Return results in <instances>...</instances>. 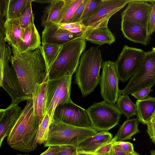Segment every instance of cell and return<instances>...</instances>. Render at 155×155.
Instances as JSON below:
<instances>
[{
    "label": "cell",
    "instance_id": "obj_1",
    "mask_svg": "<svg viewBox=\"0 0 155 155\" xmlns=\"http://www.w3.org/2000/svg\"><path fill=\"white\" fill-rule=\"evenodd\" d=\"M9 61L25 94L32 98L35 87L47 79L45 61L41 48L19 53L12 51Z\"/></svg>",
    "mask_w": 155,
    "mask_h": 155
},
{
    "label": "cell",
    "instance_id": "obj_2",
    "mask_svg": "<svg viewBox=\"0 0 155 155\" xmlns=\"http://www.w3.org/2000/svg\"><path fill=\"white\" fill-rule=\"evenodd\" d=\"M41 120L35 115L32 100H28L8 136V144L14 149L24 153L35 150L38 144L36 137Z\"/></svg>",
    "mask_w": 155,
    "mask_h": 155
},
{
    "label": "cell",
    "instance_id": "obj_3",
    "mask_svg": "<svg viewBox=\"0 0 155 155\" xmlns=\"http://www.w3.org/2000/svg\"><path fill=\"white\" fill-rule=\"evenodd\" d=\"M102 58L100 50L92 47L81 54L76 71L74 83L84 97L93 92L100 81Z\"/></svg>",
    "mask_w": 155,
    "mask_h": 155
},
{
    "label": "cell",
    "instance_id": "obj_4",
    "mask_svg": "<svg viewBox=\"0 0 155 155\" xmlns=\"http://www.w3.org/2000/svg\"><path fill=\"white\" fill-rule=\"evenodd\" d=\"M85 40L78 37L62 45L60 52L51 67L47 79H56L65 75L72 76L79 64V59L85 48Z\"/></svg>",
    "mask_w": 155,
    "mask_h": 155
},
{
    "label": "cell",
    "instance_id": "obj_5",
    "mask_svg": "<svg viewBox=\"0 0 155 155\" xmlns=\"http://www.w3.org/2000/svg\"><path fill=\"white\" fill-rule=\"evenodd\" d=\"M97 133L91 127H76L52 120L45 147L70 145L77 148L84 140Z\"/></svg>",
    "mask_w": 155,
    "mask_h": 155
},
{
    "label": "cell",
    "instance_id": "obj_6",
    "mask_svg": "<svg viewBox=\"0 0 155 155\" xmlns=\"http://www.w3.org/2000/svg\"><path fill=\"white\" fill-rule=\"evenodd\" d=\"M155 84V53L145 52L140 65L126 87L119 90V94L127 95L143 88L153 87Z\"/></svg>",
    "mask_w": 155,
    "mask_h": 155
},
{
    "label": "cell",
    "instance_id": "obj_7",
    "mask_svg": "<svg viewBox=\"0 0 155 155\" xmlns=\"http://www.w3.org/2000/svg\"><path fill=\"white\" fill-rule=\"evenodd\" d=\"M92 128L108 131L118 123L122 114L116 106L103 101L94 102L86 109Z\"/></svg>",
    "mask_w": 155,
    "mask_h": 155
},
{
    "label": "cell",
    "instance_id": "obj_8",
    "mask_svg": "<svg viewBox=\"0 0 155 155\" xmlns=\"http://www.w3.org/2000/svg\"><path fill=\"white\" fill-rule=\"evenodd\" d=\"M72 77L67 75L56 79H47L46 111L52 120L57 106L71 101L70 95Z\"/></svg>",
    "mask_w": 155,
    "mask_h": 155
},
{
    "label": "cell",
    "instance_id": "obj_9",
    "mask_svg": "<svg viewBox=\"0 0 155 155\" xmlns=\"http://www.w3.org/2000/svg\"><path fill=\"white\" fill-rule=\"evenodd\" d=\"M145 54L141 49L124 45L115 62L119 81L126 82L132 76Z\"/></svg>",
    "mask_w": 155,
    "mask_h": 155
},
{
    "label": "cell",
    "instance_id": "obj_10",
    "mask_svg": "<svg viewBox=\"0 0 155 155\" xmlns=\"http://www.w3.org/2000/svg\"><path fill=\"white\" fill-rule=\"evenodd\" d=\"M131 0H103L101 5L92 15L82 21L86 28L81 36L91 30L107 27L110 18Z\"/></svg>",
    "mask_w": 155,
    "mask_h": 155
},
{
    "label": "cell",
    "instance_id": "obj_11",
    "mask_svg": "<svg viewBox=\"0 0 155 155\" xmlns=\"http://www.w3.org/2000/svg\"><path fill=\"white\" fill-rule=\"evenodd\" d=\"M53 119L76 127L92 128L86 110L72 100L57 106L54 111Z\"/></svg>",
    "mask_w": 155,
    "mask_h": 155
},
{
    "label": "cell",
    "instance_id": "obj_12",
    "mask_svg": "<svg viewBox=\"0 0 155 155\" xmlns=\"http://www.w3.org/2000/svg\"><path fill=\"white\" fill-rule=\"evenodd\" d=\"M102 72L100 80V93L104 100L115 105L119 95L118 77L115 62L108 60L101 65Z\"/></svg>",
    "mask_w": 155,
    "mask_h": 155
},
{
    "label": "cell",
    "instance_id": "obj_13",
    "mask_svg": "<svg viewBox=\"0 0 155 155\" xmlns=\"http://www.w3.org/2000/svg\"><path fill=\"white\" fill-rule=\"evenodd\" d=\"M0 87L9 94L12 99V105L18 104L25 101L32 99L24 93L15 71L9 61L0 62Z\"/></svg>",
    "mask_w": 155,
    "mask_h": 155
},
{
    "label": "cell",
    "instance_id": "obj_14",
    "mask_svg": "<svg viewBox=\"0 0 155 155\" xmlns=\"http://www.w3.org/2000/svg\"><path fill=\"white\" fill-rule=\"evenodd\" d=\"M148 1L131 0L121 14L122 20L137 23L147 28L152 8Z\"/></svg>",
    "mask_w": 155,
    "mask_h": 155
},
{
    "label": "cell",
    "instance_id": "obj_15",
    "mask_svg": "<svg viewBox=\"0 0 155 155\" xmlns=\"http://www.w3.org/2000/svg\"><path fill=\"white\" fill-rule=\"evenodd\" d=\"M82 35V33L74 34L60 28L58 24H54L44 28L42 32V44L62 45L81 36Z\"/></svg>",
    "mask_w": 155,
    "mask_h": 155
},
{
    "label": "cell",
    "instance_id": "obj_16",
    "mask_svg": "<svg viewBox=\"0 0 155 155\" xmlns=\"http://www.w3.org/2000/svg\"><path fill=\"white\" fill-rule=\"evenodd\" d=\"M22 110L18 104H11L6 108L0 110V147L18 120Z\"/></svg>",
    "mask_w": 155,
    "mask_h": 155
},
{
    "label": "cell",
    "instance_id": "obj_17",
    "mask_svg": "<svg viewBox=\"0 0 155 155\" xmlns=\"http://www.w3.org/2000/svg\"><path fill=\"white\" fill-rule=\"evenodd\" d=\"M121 30L124 37L134 43L147 45L151 39L147 28L136 22L122 20Z\"/></svg>",
    "mask_w": 155,
    "mask_h": 155
},
{
    "label": "cell",
    "instance_id": "obj_18",
    "mask_svg": "<svg viewBox=\"0 0 155 155\" xmlns=\"http://www.w3.org/2000/svg\"><path fill=\"white\" fill-rule=\"evenodd\" d=\"M5 27L4 39L12 47V51H17L23 40L25 29L21 27L19 19H8Z\"/></svg>",
    "mask_w": 155,
    "mask_h": 155
},
{
    "label": "cell",
    "instance_id": "obj_19",
    "mask_svg": "<svg viewBox=\"0 0 155 155\" xmlns=\"http://www.w3.org/2000/svg\"><path fill=\"white\" fill-rule=\"evenodd\" d=\"M113 138L108 131H101L82 142L77 147L78 152L94 153Z\"/></svg>",
    "mask_w": 155,
    "mask_h": 155
},
{
    "label": "cell",
    "instance_id": "obj_20",
    "mask_svg": "<svg viewBox=\"0 0 155 155\" xmlns=\"http://www.w3.org/2000/svg\"><path fill=\"white\" fill-rule=\"evenodd\" d=\"M40 37L35 24H31L25 28L22 41L19 44L17 51L24 53L41 48Z\"/></svg>",
    "mask_w": 155,
    "mask_h": 155
},
{
    "label": "cell",
    "instance_id": "obj_21",
    "mask_svg": "<svg viewBox=\"0 0 155 155\" xmlns=\"http://www.w3.org/2000/svg\"><path fill=\"white\" fill-rule=\"evenodd\" d=\"M47 79L35 86L32 95L35 116L42 119L46 113V88Z\"/></svg>",
    "mask_w": 155,
    "mask_h": 155
},
{
    "label": "cell",
    "instance_id": "obj_22",
    "mask_svg": "<svg viewBox=\"0 0 155 155\" xmlns=\"http://www.w3.org/2000/svg\"><path fill=\"white\" fill-rule=\"evenodd\" d=\"M136 104L138 120L147 125L155 114V97L149 96L142 100H137Z\"/></svg>",
    "mask_w": 155,
    "mask_h": 155
},
{
    "label": "cell",
    "instance_id": "obj_23",
    "mask_svg": "<svg viewBox=\"0 0 155 155\" xmlns=\"http://www.w3.org/2000/svg\"><path fill=\"white\" fill-rule=\"evenodd\" d=\"M81 37L85 40L99 45H110L115 41V36L108 27L94 29Z\"/></svg>",
    "mask_w": 155,
    "mask_h": 155
},
{
    "label": "cell",
    "instance_id": "obj_24",
    "mask_svg": "<svg viewBox=\"0 0 155 155\" xmlns=\"http://www.w3.org/2000/svg\"><path fill=\"white\" fill-rule=\"evenodd\" d=\"M64 3V0H53L46 6L43 12L41 24L44 28L56 24V21L61 9Z\"/></svg>",
    "mask_w": 155,
    "mask_h": 155
},
{
    "label": "cell",
    "instance_id": "obj_25",
    "mask_svg": "<svg viewBox=\"0 0 155 155\" xmlns=\"http://www.w3.org/2000/svg\"><path fill=\"white\" fill-rule=\"evenodd\" d=\"M137 118L127 119L121 125L115 136L117 141H123L130 139L140 131L138 126L139 123Z\"/></svg>",
    "mask_w": 155,
    "mask_h": 155
},
{
    "label": "cell",
    "instance_id": "obj_26",
    "mask_svg": "<svg viewBox=\"0 0 155 155\" xmlns=\"http://www.w3.org/2000/svg\"><path fill=\"white\" fill-rule=\"evenodd\" d=\"M83 0H64L56 21V24L68 23L76 10Z\"/></svg>",
    "mask_w": 155,
    "mask_h": 155
},
{
    "label": "cell",
    "instance_id": "obj_27",
    "mask_svg": "<svg viewBox=\"0 0 155 155\" xmlns=\"http://www.w3.org/2000/svg\"><path fill=\"white\" fill-rule=\"evenodd\" d=\"M116 107L127 118L137 116V105L130 99L128 95L119 94L116 102Z\"/></svg>",
    "mask_w": 155,
    "mask_h": 155
},
{
    "label": "cell",
    "instance_id": "obj_28",
    "mask_svg": "<svg viewBox=\"0 0 155 155\" xmlns=\"http://www.w3.org/2000/svg\"><path fill=\"white\" fill-rule=\"evenodd\" d=\"M62 45L45 44L42 45L41 50L46 67L47 75L50 69L58 55Z\"/></svg>",
    "mask_w": 155,
    "mask_h": 155
},
{
    "label": "cell",
    "instance_id": "obj_29",
    "mask_svg": "<svg viewBox=\"0 0 155 155\" xmlns=\"http://www.w3.org/2000/svg\"><path fill=\"white\" fill-rule=\"evenodd\" d=\"M32 0H9L7 18L19 19L25 8Z\"/></svg>",
    "mask_w": 155,
    "mask_h": 155
},
{
    "label": "cell",
    "instance_id": "obj_30",
    "mask_svg": "<svg viewBox=\"0 0 155 155\" xmlns=\"http://www.w3.org/2000/svg\"><path fill=\"white\" fill-rule=\"evenodd\" d=\"M52 120L47 113H46L39 124L36 140L39 144L44 143L47 140L49 134L50 126Z\"/></svg>",
    "mask_w": 155,
    "mask_h": 155
},
{
    "label": "cell",
    "instance_id": "obj_31",
    "mask_svg": "<svg viewBox=\"0 0 155 155\" xmlns=\"http://www.w3.org/2000/svg\"><path fill=\"white\" fill-rule=\"evenodd\" d=\"M33 2L34 0H32L28 5L19 19L21 25L23 28H25L31 24H34V16L31 7V3Z\"/></svg>",
    "mask_w": 155,
    "mask_h": 155
},
{
    "label": "cell",
    "instance_id": "obj_32",
    "mask_svg": "<svg viewBox=\"0 0 155 155\" xmlns=\"http://www.w3.org/2000/svg\"><path fill=\"white\" fill-rule=\"evenodd\" d=\"M9 0H0V39L5 36V24L7 18V8Z\"/></svg>",
    "mask_w": 155,
    "mask_h": 155
},
{
    "label": "cell",
    "instance_id": "obj_33",
    "mask_svg": "<svg viewBox=\"0 0 155 155\" xmlns=\"http://www.w3.org/2000/svg\"><path fill=\"white\" fill-rule=\"evenodd\" d=\"M103 2V0H91L85 8L81 18L83 21L94 13L100 8Z\"/></svg>",
    "mask_w": 155,
    "mask_h": 155
},
{
    "label": "cell",
    "instance_id": "obj_34",
    "mask_svg": "<svg viewBox=\"0 0 155 155\" xmlns=\"http://www.w3.org/2000/svg\"><path fill=\"white\" fill-rule=\"evenodd\" d=\"M152 8L148 21L147 29L149 34L151 35L155 31V0H149Z\"/></svg>",
    "mask_w": 155,
    "mask_h": 155
},
{
    "label": "cell",
    "instance_id": "obj_35",
    "mask_svg": "<svg viewBox=\"0 0 155 155\" xmlns=\"http://www.w3.org/2000/svg\"><path fill=\"white\" fill-rule=\"evenodd\" d=\"M90 1L91 0H83L82 2L76 10L69 23L82 21L81 18L82 14Z\"/></svg>",
    "mask_w": 155,
    "mask_h": 155
},
{
    "label": "cell",
    "instance_id": "obj_36",
    "mask_svg": "<svg viewBox=\"0 0 155 155\" xmlns=\"http://www.w3.org/2000/svg\"><path fill=\"white\" fill-rule=\"evenodd\" d=\"M114 145L124 152L127 154L133 153L134 150L133 144L129 142L116 141Z\"/></svg>",
    "mask_w": 155,
    "mask_h": 155
},
{
    "label": "cell",
    "instance_id": "obj_37",
    "mask_svg": "<svg viewBox=\"0 0 155 155\" xmlns=\"http://www.w3.org/2000/svg\"><path fill=\"white\" fill-rule=\"evenodd\" d=\"M56 155H77V148L70 145H61Z\"/></svg>",
    "mask_w": 155,
    "mask_h": 155
},
{
    "label": "cell",
    "instance_id": "obj_38",
    "mask_svg": "<svg viewBox=\"0 0 155 155\" xmlns=\"http://www.w3.org/2000/svg\"><path fill=\"white\" fill-rule=\"evenodd\" d=\"M152 87H148L143 88L131 94L135 98L138 100H142L147 98L149 94L153 91L151 89Z\"/></svg>",
    "mask_w": 155,
    "mask_h": 155
},
{
    "label": "cell",
    "instance_id": "obj_39",
    "mask_svg": "<svg viewBox=\"0 0 155 155\" xmlns=\"http://www.w3.org/2000/svg\"><path fill=\"white\" fill-rule=\"evenodd\" d=\"M116 141L117 138L115 136L110 141L101 146L94 153L98 154L109 153L113 145Z\"/></svg>",
    "mask_w": 155,
    "mask_h": 155
},
{
    "label": "cell",
    "instance_id": "obj_40",
    "mask_svg": "<svg viewBox=\"0 0 155 155\" xmlns=\"http://www.w3.org/2000/svg\"><path fill=\"white\" fill-rule=\"evenodd\" d=\"M58 25L60 28L67 30L75 28H86L82 21Z\"/></svg>",
    "mask_w": 155,
    "mask_h": 155
},
{
    "label": "cell",
    "instance_id": "obj_41",
    "mask_svg": "<svg viewBox=\"0 0 155 155\" xmlns=\"http://www.w3.org/2000/svg\"><path fill=\"white\" fill-rule=\"evenodd\" d=\"M147 125V133L152 141L155 144V123L150 122Z\"/></svg>",
    "mask_w": 155,
    "mask_h": 155
},
{
    "label": "cell",
    "instance_id": "obj_42",
    "mask_svg": "<svg viewBox=\"0 0 155 155\" xmlns=\"http://www.w3.org/2000/svg\"><path fill=\"white\" fill-rule=\"evenodd\" d=\"M48 147V149L40 155H56L60 149V146H51Z\"/></svg>",
    "mask_w": 155,
    "mask_h": 155
},
{
    "label": "cell",
    "instance_id": "obj_43",
    "mask_svg": "<svg viewBox=\"0 0 155 155\" xmlns=\"http://www.w3.org/2000/svg\"><path fill=\"white\" fill-rule=\"evenodd\" d=\"M110 155H131V153H126L116 147L114 144L110 153Z\"/></svg>",
    "mask_w": 155,
    "mask_h": 155
},
{
    "label": "cell",
    "instance_id": "obj_44",
    "mask_svg": "<svg viewBox=\"0 0 155 155\" xmlns=\"http://www.w3.org/2000/svg\"><path fill=\"white\" fill-rule=\"evenodd\" d=\"M85 29L81 28H71L68 30L74 34L82 33Z\"/></svg>",
    "mask_w": 155,
    "mask_h": 155
},
{
    "label": "cell",
    "instance_id": "obj_45",
    "mask_svg": "<svg viewBox=\"0 0 155 155\" xmlns=\"http://www.w3.org/2000/svg\"><path fill=\"white\" fill-rule=\"evenodd\" d=\"M53 0H34V2L41 3H51Z\"/></svg>",
    "mask_w": 155,
    "mask_h": 155
},
{
    "label": "cell",
    "instance_id": "obj_46",
    "mask_svg": "<svg viewBox=\"0 0 155 155\" xmlns=\"http://www.w3.org/2000/svg\"><path fill=\"white\" fill-rule=\"evenodd\" d=\"M86 153L87 155H110V153L98 154L95 153Z\"/></svg>",
    "mask_w": 155,
    "mask_h": 155
},
{
    "label": "cell",
    "instance_id": "obj_47",
    "mask_svg": "<svg viewBox=\"0 0 155 155\" xmlns=\"http://www.w3.org/2000/svg\"><path fill=\"white\" fill-rule=\"evenodd\" d=\"M77 155H87L86 153L82 152H78Z\"/></svg>",
    "mask_w": 155,
    "mask_h": 155
},
{
    "label": "cell",
    "instance_id": "obj_48",
    "mask_svg": "<svg viewBox=\"0 0 155 155\" xmlns=\"http://www.w3.org/2000/svg\"><path fill=\"white\" fill-rule=\"evenodd\" d=\"M150 155H155V150H152L150 151Z\"/></svg>",
    "mask_w": 155,
    "mask_h": 155
},
{
    "label": "cell",
    "instance_id": "obj_49",
    "mask_svg": "<svg viewBox=\"0 0 155 155\" xmlns=\"http://www.w3.org/2000/svg\"><path fill=\"white\" fill-rule=\"evenodd\" d=\"M150 122H154L155 123V114L153 116Z\"/></svg>",
    "mask_w": 155,
    "mask_h": 155
},
{
    "label": "cell",
    "instance_id": "obj_50",
    "mask_svg": "<svg viewBox=\"0 0 155 155\" xmlns=\"http://www.w3.org/2000/svg\"><path fill=\"white\" fill-rule=\"evenodd\" d=\"M152 51L155 53V47H153L152 48Z\"/></svg>",
    "mask_w": 155,
    "mask_h": 155
},
{
    "label": "cell",
    "instance_id": "obj_51",
    "mask_svg": "<svg viewBox=\"0 0 155 155\" xmlns=\"http://www.w3.org/2000/svg\"><path fill=\"white\" fill-rule=\"evenodd\" d=\"M17 155H26V154H17Z\"/></svg>",
    "mask_w": 155,
    "mask_h": 155
}]
</instances>
